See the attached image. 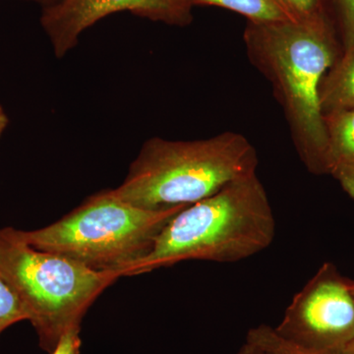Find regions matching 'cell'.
Masks as SVG:
<instances>
[{"label": "cell", "mask_w": 354, "mask_h": 354, "mask_svg": "<svg viewBox=\"0 0 354 354\" xmlns=\"http://www.w3.org/2000/svg\"><path fill=\"white\" fill-rule=\"evenodd\" d=\"M327 132V174L354 200V111L324 114Z\"/></svg>", "instance_id": "cell-8"}, {"label": "cell", "mask_w": 354, "mask_h": 354, "mask_svg": "<svg viewBox=\"0 0 354 354\" xmlns=\"http://www.w3.org/2000/svg\"><path fill=\"white\" fill-rule=\"evenodd\" d=\"M7 124H8V118H7L6 111L0 106V137H1L4 130H6Z\"/></svg>", "instance_id": "cell-17"}, {"label": "cell", "mask_w": 354, "mask_h": 354, "mask_svg": "<svg viewBox=\"0 0 354 354\" xmlns=\"http://www.w3.org/2000/svg\"><path fill=\"white\" fill-rule=\"evenodd\" d=\"M0 276L20 298L48 354L65 332L81 327L91 305L120 278L34 248L13 227L0 230Z\"/></svg>", "instance_id": "cell-5"}, {"label": "cell", "mask_w": 354, "mask_h": 354, "mask_svg": "<svg viewBox=\"0 0 354 354\" xmlns=\"http://www.w3.org/2000/svg\"><path fill=\"white\" fill-rule=\"evenodd\" d=\"M274 236L271 203L254 172L177 213L128 276L188 260L239 262L264 251Z\"/></svg>", "instance_id": "cell-2"}, {"label": "cell", "mask_w": 354, "mask_h": 354, "mask_svg": "<svg viewBox=\"0 0 354 354\" xmlns=\"http://www.w3.org/2000/svg\"><path fill=\"white\" fill-rule=\"evenodd\" d=\"M192 6H211L221 7L241 14L254 24L297 21L285 0H188Z\"/></svg>", "instance_id": "cell-10"}, {"label": "cell", "mask_w": 354, "mask_h": 354, "mask_svg": "<svg viewBox=\"0 0 354 354\" xmlns=\"http://www.w3.org/2000/svg\"><path fill=\"white\" fill-rule=\"evenodd\" d=\"M351 281L333 263H324L293 297L274 332L314 354H342L354 339Z\"/></svg>", "instance_id": "cell-6"}, {"label": "cell", "mask_w": 354, "mask_h": 354, "mask_svg": "<svg viewBox=\"0 0 354 354\" xmlns=\"http://www.w3.org/2000/svg\"><path fill=\"white\" fill-rule=\"evenodd\" d=\"M342 11L346 44L354 43V0H337Z\"/></svg>", "instance_id": "cell-15"}, {"label": "cell", "mask_w": 354, "mask_h": 354, "mask_svg": "<svg viewBox=\"0 0 354 354\" xmlns=\"http://www.w3.org/2000/svg\"><path fill=\"white\" fill-rule=\"evenodd\" d=\"M286 6L300 22L325 20L321 0H285Z\"/></svg>", "instance_id": "cell-13"}, {"label": "cell", "mask_w": 354, "mask_h": 354, "mask_svg": "<svg viewBox=\"0 0 354 354\" xmlns=\"http://www.w3.org/2000/svg\"><path fill=\"white\" fill-rule=\"evenodd\" d=\"M186 207L138 208L104 190L48 227L21 235L34 248L120 278L152 251L165 225Z\"/></svg>", "instance_id": "cell-4"}, {"label": "cell", "mask_w": 354, "mask_h": 354, "mask_svg": "<svg viewBox=\"0 0 354 354\" xmlns=\"http://www.w3.org/2000/svg\"><path fill=\"white\" fill-rule=\"evenodd\" d=\"M342 354H354V339L351 341V344L346 346V348L344 349V353Z\"/></svg>", "instance_id": "cell-18"}, {"label": "cell", "mask_w": 354, "mask_h": 354, "mask_svg": "<svg viewBox=\"0 0 354 354\" xmlns=\"http://www.w3.org/2000/svg\"><path fill=\"white\" fill-rule=\"evenodd\" d=\"M246 341L257 344L270 354H314L286 342L277 335L274 328L267 325H260L249 330Z\"/></svg>", "instance_id": "cell-12"}, {"label": "cell", "mask_w": 354, "mask_h": 354, "mask_svg": "<svg viewBox=\"0 0 354 354\" xmlns=\"http://www.w3.org/2000/svg\"><path fill=\"white\" fill-rule=\"evenodd\" d=\"M258 156L244 135L223 132L208 139L148 140L114 196L146 209L189 206L235 179L256 172Z\"/></svg>", "instance_id": "cell-3"}, {"label": "cell", "mask_w": 354, "mask_h": 354, "mask_svg": "<svg viewBox=\"0 0 354 354\" xmlns=\"http://www.w3.org/2000/svg\"><path fill=\"white\" fill-rule=\"evenodd\" d=\"M236 354H270L263 349L258 346L257 344H254L250 342H245V344L239 348V351H237Z\"/></svg>", "instance_id": "cell-16"}, {"label": "cell", "mask_w": 354, "mask_h": 354, "mask_svg": "<svg viewBox=\"0 0 354 354\" xmlns=\"http://www.w3.org/2000/svg\"><path fill=\"white\" fill-rule=\"evenodd\" d=\"M81 327H74L65 332L58 339L55 348L50 354H79L82 341L80 337Z\"/></svg>", "instance_id": "cell-14"}, {"label": "cell", "mask_w": 354, "mask_h": 354, "mask_svg": "<svg viewBox=\"0 0 354 354\" xmlns=\"http://www.w3.org/2000/svg\"><path fill=\"white\" fill-rule=\"evenodd\" d=\"M349 288H351V295H353V297L354 299V281H351V283H349Z\"/></svg>", "instance_id": "cell-20"}, {"label": "cell", "mask_w": 354, "mask_h": 354, "mask_svg": "<svg viewBox=\"0 0 354 354\" xmlns=\"http://www.w3.org/2000/svg\"><path fill=\"white\" fill-rule=\"evenodd\" d=\"M28 321V313L15 291L0 276V335L14 324Z\"/></svg>", "instance_id": "cell-11"}, {"label": "cell", "mask_w": 354, "mask_h": 354, "mask_svg": "<svg viewBox=\"0 0 354 354\" xmlns=\"http://www.w3.org/2000/svg\"><path fill=\"white\" fill-rule=\"evenodd\" d=\"M244 43L251 64L272 83L305 167L311 174H327L320 88L337 58L329 25L326 20L249 23Z\"/></svg>", "instance_id": "cell-1"}, {"label": "cell", "mask_w": 354, "mask_h": 354, "mask_svg": "<svg viewBox=\"0 0 354 354\" xmlns=\"http://www.w3.org/2000/svg\"><path fill=\"white\" fill-rule=\"evenodd\" d=\"M320 102L324 114L354 111V43L346 44L324 77Z\"/></svg>", "instance_id": "cell-9"}, {"label": "cell", "mask_w": 354, "mask_h": 354, "mask_svg": "<svg viewBox=\"0 0 354 354\" xmlns=\"http://www.w3.org/2000/svg\"><path fill=\"white\" fill-rule=\"evenodd\" d=\"M192 7L188 0H58L44 7L41 24L55 57H64L85 30L111 14L129 11L156 22L186 26L192 21Z\"/></svg>", "instance_id": "cell-7"}, {"label": "cell", "mask_w": 354, "mask_h": 354, "mask_svg": "<svg viewBox=\"0 0 354 354\" xmlns=\"http://www.w3.org/2000/svg\"><path fill=\"white\" fill-rule=\"evenodd\" d=\"M34 1L39 2L44 6H51V4L55 3L58 0H34Z\"/></svg>", "instance_id": "cell-19"}]
</instances>
